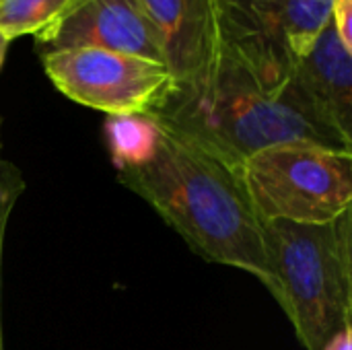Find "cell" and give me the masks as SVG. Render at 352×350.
Instances as JSON below:
<instances>
[{"label": "cell", "instance_id": "obj_1", "mask_svg": "<svg viewBox=\"0 0 352 350\" xmlns=\"http://www.w3.org/2000/svg\"><path fill=\"white\" fill-rule=\"evenodd\" d=\"M118 179L206 262L243 270L270 293L262 221L237 171L146 116L109 118Z\"/></svg>", "mask_w": 352, "mask_h": 350}, {"label": "cell", "instance_id": "obj_2", "mask_svg": "<svg viewBox=\"0 0 352 350\" xmlns=\"http://www.w3.org/2000/svg\"><path fill=\"white\" fill-rule=\"evenodd\" d=\"M146 118L231 169L264 146L297 138L352 151L301 113L291 95L270 91L229 47L190 78L173 83Z\"/></svg>", "mask_w": 352, "mask_h": 350}, {"label": "cell", "instance_id": "obj_3", "mask_svg": "<svg viewBox=\"0 0 352 350\" xmlns=\"http://www.w3.org/2000/svg\"><path fill=\"white\" fill-rule=\"evenodd\" d=\"M272 297L291 320L305 350L352 322V210L324 225L262 223Z\"/></svg>", "mask_w": 352, "mask_h": 350}, {"label": "cell", "instance_id": "obj_4", "mask_svg": "<svg viewBox=\"0 0 352 350\" xmlns=\"http://www.w3.org/2000/svg\"><path fill=\"white\" fill-rule=\"evenodd\" d=\"M235 171L262 223L324 225L352 210V151L346 149L285 140L252 153Z\"/></svg>", "mask_w": 352, "mask_h": 350}, {"label": "cell", "instance_id": "obj_5", "mask_svg": "<svg viewBox=\"0 0 352 350\" xmlns=\"http://www.w3.org/2000/svg\"><path fill=\"white\" fill-rule=\"evenodd\" d=\"M41 62L62 95L109 118L153 113L175 83L161 62L105 50L50 52Z\"/></svg>", "mask_w": 352, "mask_h": 350}, {"label": "cell", "instance_id": "obj_6", "mask_svg": "<svg viewBox=\"0 0 352 350\" xmlns=\"http://www.w3.org/2000/svg\"><path fill=\"white\" fill-rule=\"evenodd\" d=\"M43 54L62 50H105L163 62L159 35L140 0H72L70 6L35 35Z\"/></svg>", "mask_w": 352, "mask_h": 350}, {"label": "cell", "instance_id": "obj_7", "mask_svg": "<svg viewBox=\"0 0 352 350\" xmlns=\"http://www.w3.org/2000/svg\"><path fill=\"white\" fill-rule=\"evenodd\" d=\"M289 91L314 124L352 149V50L344 47L332 23L297 60Z\"/></svg>", "mask_w": 352, "mask_h": 350}, {"label": "cell", "instance_id": "obj_8", "mask_svg": "<svg viewBox=\"0 0 352 350\" xmlns=\"http://www.w3.org/2000/svg\"><path fill=\"white\" fill-rule=\"evenodd\" d=\"M225 0H140L173 80H186L225 47Z\"/></svg>", "mask_w": 352, "mask_h": 350}, {"label": "cell", "instance_id": "obj_9", "mask_svg": "<svg viewBox=\"0 0 352 350\" xmlns=\"http://www.w3.org/2000/svg\"><path fill=\"white\" fill-rule=\"evenodd\" d=\"M256 27L295 62L301 60L326 31L332 0H241Z\"/></svg>", "mask_w": 352, "mask_h": 350}, {"label": "cell", "instance_id": "obj_10", "mask_svg": "<svg viewBox=\"0 0 352 350\" xmlns=\"http://www.w3.org/2000/svg\"><path fill=\"white\" fill-rule=\"evenodd\" d=\"M72 0H0V35L8 41L47 29Z\"/></svg>", "mask_w": 352, "mask_h": 350}, {"label": "cell", "instance_id": "obj_11", "mask_svg": "<svg viewBox=\"0 0 352 350\" xmlns=\"http://www.w3.org/2000/svg\"><path fill=\"white\" fill-rule=\"evenodd\" d=\"M25 192V182L21 171L8 163L0 161V297H2V252H4V235H6V225L8 217L19 200V196ZM0 350H4L2 340V301H0Z\"/></svg>", "mask_w": 352, "mask_h": 350}, {"label": "cell", "instance_id": "obj_12", "mask_svg": "<svg viewBox=\"0 0 352 350\" xmlns=\"http://www.w3.org/2000/svg\"><path fill=\"white\" fill-rule=\"evenodd\" d=\"M330 23L344 47L352 50V0H332Z\"/></svg>", "mask_w": 352, "mask_h": 350}, {"label": "cell", "instance_id": "obj_13", "mask_svg": "<svg viewBox=\"0 0 352 350\" xmlns=\"http://www.w3.org/2000/svg\"><path fill=\"white\" fill-rule=\"evenodd\" d=\"M322 350H352V322L342 324L322 347Z\"/></svg>", "mask_w": 352, "mask_h": 350}, {"label": "cell", "instance_id": "obj_14", "mask_svg": "<svg viewBox=\"0 0 352 350\" xmlns=\"http://www.w3.org/2000/svg\"><path fill=\"white\" fill-rule=\"evenodd\" d=\"M8 39L4 37V35H0V68H2V64H4V58H6V52H8Z\"/></svg>", "mask_w": 352, "mask_h": 350}]
</instances>
